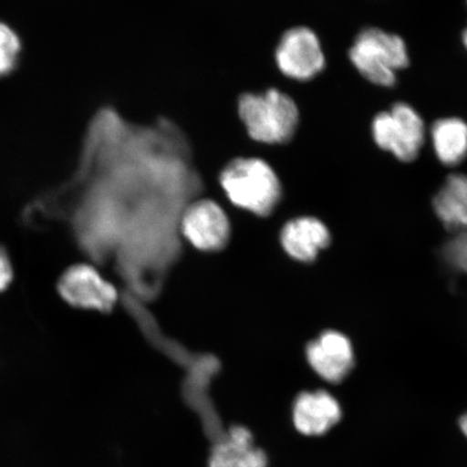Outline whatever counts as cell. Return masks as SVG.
I'll return each mask as SVG.
<instances>
[{"instance_id":"cell-1","label":"cell","mask_w":467,"mask_h":467,"mask_svg":"<svg viewBox=\"0 0 467 467\" xmlns=\"http://www.w3.org/2000/svg\"><path fill=\"white\" fill-rule=\"evenodd\" d=\"M220 192L233 206L266 215L282 200L284 189L275 169L261 157H238L222 169Z\"/></svg>"},{"instance_id":"cell-2","label":"cell","mask_w":467,"mask_h":467,"mask_svg":"<svg viewBox=\"0 0 467 467\" xmlns=\"http://www.w3.org/2000/svg\"><path fill=\"white\" fill-rule=\"evenodd\" d=\"M238 116L254 142L270 146L289 143L300 121L294 99L276 88L244 93L238 100Z\"/></svg>"},{"instance_id":"cell-3","label":"cell","mask_w":467,"mask_h":467,"mask_svg":"<svg viewBox=\"0 0 467 467\" xmlns=\"http://www.w3.org/2000/svg\"><path fill=\"white\" fill-rule=\"evenodd\" d=\"M348 58L361 78L385 88L395 86L397 72L410 63L407 44L400 35L372 26L356 34Z\"/></svg>"},{"instance_id":"cell-4","label":"cell","mask_w":467,"mask_h":467,"mask_svg":"<svg viewBox=\"0 0 467 467\" xmlns=\"http://www.w3.org/2000/svg\"><path fill=\"white\" fill-rule=\"evenodd\" d=\"M373 141L383 150L404 162L416 161L421 151L426 128L416 109L405 102H397L387 112L375 116L371 122Z\"/></svg>"},{"instance_id":"cell-5","label":"cell","mask_w":467,"mask_h":467,"mask_svg":"<svg viewBox=\"0 0 467 467\" xmlns=\"http://www.w3.org/2000/svg\"><path fill=\"white\" fill-rule=\"evenodd\" d=\"M275 61L279 72L297 83L317 78L327 67L321 40L306 26L292 27L283 34L276 47Z\"/></svg>"},{"instance_id":"cell-6","label":"cell","mask_w":467,"mask_h":467,"mask_svg":"<svg viewBox=\"0 0 467 467\" xmlns=\"http://www.w3.org/2000/svg\"><path fill=\"white\" fill-rule=\"evenodd\" d=\"M58 294L68 305L87 311L109 312L117 302V291L95 266L76 265L62 274Z\"/></svg>"},{"instance_id":"cell-7","label":"cell","mask_w":467,"mask_h":467,"mask_svg":"<svg viewBox=\"0 0 467 467\" xmlns=\"http://www.w3.org/2000/svg\"><path fill=\"white\" fill-rule=\"evenodd\" d=\"M181 226L184 237L202 251L219 250L229 241V219L223 208L210 198L192 202L186 209Z\"/></svg>"},{"instance_id":"cell-8","label":"cell","mask_w":467,"mask_h":467,"mask_svg":"<svg viewBox=\"0 0 467 467\" xmlns=\"http://www.w3.org/2000/svg\"><path fill=\"white\" fill-rule=\"evenodd\" d=\"M306 358L313 370L331 383L343 381L354 367L352 344L336 331H327L309 344Z\"/></svg>"},{"instance_id":"cell-9","label":"cell","mask_w":467,"mask_h":467,"mask_svg":"<svg viewBox=\"0 0 467 467\" xmlns=\"http://www.w3.org/2000/svg\"><path fill=\"white\" fill-rule=\"evenodd\" d=\"M292 419L297 431L306 436H323L341 421L342 409L326 390L305 392L296 397Z\"/></svg>"},{"instance_id":"cell-10","label":"cell","mask_w":467,"mask_h":467,"mask_svg":"<svg viewBox=\"0 0 467 467\" xmlns=\"http://www.w3.org/2000/svg\"><path fill=\"white\" fill-rule=\"evenodd\" d=\"M209 467H267V455L254 445L253 433L244 426H233L213 441Z\"/></svg>"},{"instance_id":"cell-11","label":"cell","mask_w":467,"mask_h":467,"mask_svg":"<svg viewBox=\"0 0 467 467\" xmlns=\"http://www.w3.org/2000/svg\"><path fill=\"white\" fill-rule=\"evenodd\" d=\"M330 242V234L324 223L315 218L292 220L282 232L283 247L292 258L311 262Z\"/></svg>"},{"instance_id":"cell-12","label":"cell","mask_w":467,"mask_h":467,"mask_svg":"<svg viewBox=\"0 0 467 467\" xmlns=\"http://www.w3.org/2000/svg\"><path fill=\"white\" fill-rule=\"evenodd\" d=\"M435 155L443 165L457 166L467 157V122L459 117L438 119L431 128Z\"/></svg>"},{"instance_id":"cell-13","label":"cell","mask_w":467,"mask_h":467,"mask_svg":"<svg viewBox=\"0 0 467 467\" xmlns=\"http://www.w3.org/2000/svg\"><path fill=\"white\" fill-rule=\"evenodd\" d=\"M438 217L449 229H467V177L452 174L435 197Z\"/></svg>"},{"instance_id":"cell-14","label":"cell","mask_w":467,"mask_h":467,"mask_svg":"<svg viewBox=\"0 0 467 467\" xmlns=\"http://www.w3.org/2000/svg\"><path fill=\"white\" fill-rule=\"evenodd\" d=\"M19 52V38L13 29L0 23V76L15 67Z\"/></svg>"},{"instance_id":"cell-15","label":"cell","mask_w":467,"mask_h":467,"mask_svg":"<svg viewBox=\"0 0 467 467\" xmlns=\"http://www.w3.org/2000/svg\"><path fill=\"white\" fill-rule=\"evenodd\" d=\"M447 254L454 265L467 272V232L449 244Z\"/></svg>"},{"instance_id":"cell-16","label":"cell","mask_w":467,"mask_h":467,"mask_svg":"<svg viewBox=\"0 0 467 467\" xmlns=\"http://www.w3.org/2000/svg\"><path fill=\"white\" fill-rule=\"evenodd\" d=\"M14 279V266L9 254L0 247V292L7 289Z\"/></svg>"},{"instance_id":"cell-17","label":"cell","mask_w":467,"mask_h":467,"mask_svg":"<svg viewBox=\"0 0 467 467\" xmlns=\"http://www.w3.org/2000/svg\"><path fill=\"white\" fill-rule=\"evenodd\" d=\"M459 426L461 431H462V434L467 438V413L461 417Z\"/></svg>"},{"instance_id":"cell-18","label":"cell","mask_w":467,"mask_h":467,"mask_svg":"<svg viewBox=\"0 0 467 467\" xmlns=\"http://www.w3.org/2000/svg\"><path fill=\"white\" fill-rule=\"evenodd\" d=\"M462 42L465 46V48L467 49V27L464 29V32L462 34Z\"/></svg>"}]
</instances>
